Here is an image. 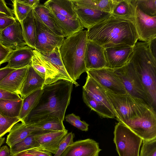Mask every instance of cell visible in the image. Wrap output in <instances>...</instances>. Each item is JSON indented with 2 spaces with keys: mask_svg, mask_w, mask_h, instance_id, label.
Here are the masks:
<instances>
[{
  "mask_svg": "<svg viewBox=\"0 0 156 156\" xmlns=\"http://www.w3.org/2000/svg\"><path fill=\"white\" fill-rule=\"evenodd\" d=\"M75 134L72 132L67 134L60 143L54 156H61L68 147L73 142Z\"/></svg>",
  "mask_w": 156,
  "mask_h": 156,
  "instance_id": "40",
  "label": "cell"
},
{
  "mask_svg": "<svg viewBox=\"0 0 156 156\" xmlns=\"http://www.w3.org/2000/svg\"><path fill=\"white\" fill-rule=\"evenodd\" d=\"M73 4L78 18L83 27L87 29L105 21L112 15L108 12Z\"/></svg>",
  "mask_w": 156,
  "mask_h": 156,
  "instance_id": "14",
  "label": "cell"
},
{
  "mask_svg": "<svg viewBox=\"0 0 156 156\" xmlns=\"http://www.w3.org/2000/svg\"><path fill=\"white\" fill-rule=\"evenodd\" d=\"M28 66L15 69L9 73L0 82V88L19 95Z\"/></svg>",
  "mask_w": 156,
  "mask_h": 156,
  "instance_id": "20",
  "label": "cell"
},
{
  "mask_svg": "<svg viewBox=\"0 0 156 156\" xmlns=\"http://www.w3.org/2000/svg\"><path fill=\"white\" fill-rule=\"evenodd\" d=\"M104 49L101 46L87 40L85 54L87 71L107 68Z\"/></svg>",
  "mask_w": 156,
  "mask_h": 156,
  "instance_id": "15",
  "label": "cell"
},
{
  "mask_svg": "<svg viewBox=\"0 0 156 156\" xmlns=\"http://www.w3.org/2000/svg\"><path fill=\"white\" fill-rule=\"evenodd\" d=\"M20 23L23 37L27 45L34 49L36 40V29L33 9L26 17Z\"/></svg>",
  "mask_w": 156,
  "mask_h": 156,
  "instance_id": "28",
  "label": "cell"
},
{
  "mask_svg": "<svg viewBox=\"0 0 156 156\" xmlns=\"http://www.w3.org/2000/svg\"><path fill=\"white\" fill-rule=\"evenodd\" d=\"M12 50L0 43V66L2 64L7 62L9 56Z\"/></svg>",
  "mask_w": 156,
  "mask_h": 156,
  "instance_id": "42",
  "label": "cell"
},
{
  "mask_svg": "<svg viewBox=\"0 0 156 156\" xmlns=\"http://www.w3.org/2000/svg\"><path fill=\"white\" fill-rule=\"evenodd\" d=\"M1 30H0V43H1V40H0V36H1Z\"/></svg>",
  "mask_w": 156,
  "mask_h": 156,
  "instance_id": "52",
  "label": "cell"
},
{
  "mask_svg": "<svg viewBox=\"0 0 156 156\" xmlns=\"http://www.w3.org/2000/svg\"><path fill=\"white\" fill-rule=\"evenodd\" d=\"M73 84L60 80L44 85L37 104L21 122L32 125L57 119L63 121L69 104Z\"/></svg>",
  "mask_w": 156,
  "mask_h": 156,
  "instance_id": "1",
  "label": "cell"
},
{
  "mask_svg": "<svg viewBox=\"0 0 156 156\" xmlns=\"http://www.w3.org/2000/svg\"><path fill=\"white\" fill-rule=\"evenodd\" d=\"M32 125L39 129L52 131H61L66 129L63 121L60 119L47 121Z\"/></svg>",
  "mask_w": 156,
  "mask_h": 156,
  "instance_id": "36",
  "label": "cell"
},
{
  "mask_svg": "<svg viewBox=\"0 0 156 156\" xmlns=\"http://www.w3.org/2000/svg\"><path fill=\"white\" fill-rule=\"evenodd\" d=\"M12 1L13 4V13L16 19L20 23L26 17L33 7L27 5L20 0Z\"/></svg>",
  "mask_w": 156,
  "mask_h": 156,
  "instance_id": "34",
  "label": "cell"
},
{
  "mask_svg": "<svg viewBox=\"0 0 156 156\" xmlns=\"http://www.w3.org/2000/svg\"><path fill=\"white\" fill-rule=\"evenodd\" d=\"M45 80L40 76L31 66H28L25 78L19 93L23 98L38 90H42Z\"/></svg>",
  "mask_w": 156,
  "mask_h": 156,
  "instance_id": "21",
  "label": "cell"
},
{
  "mask_svg": "<svg viewBox=\"0 0 156 156\" xmlns=\"http://www.w3.org/2000/svg\"><path fill=\"white\" fill-rule=\"evenodd\" d=\"M28 153L35 156H52L51 154L46 151L36 149H33L26 151Z\"/></svg>",
  "mask_w": 156,
  "mask_h": 156,
  "instance_id": "45",
  "label": "cell"
},
{
  "mask_svg": "<svg viewBox=\"0 0 156 156\" xmlns=\"http://www.w3.org/2000/svg\"><path fill=\"white\" fill-rule=\"evenodd\" d=\"M38 129L32 125L18 122L13 126L9 132L6 143L10 147Z\"/></svg>",
  "mask_w": 156,
  "mask_h": 156,
  "instance_id": "24",
  "label": "cell"
},
{
  "mask_svg": "<svg viewBox=\"0 0 156 156\" xmlns=\"http://www.w3.org/2000/svg\"><path fill=\"white\" fill-rule=\"evenodd\" d=\"M14 156H35L31 154L28 153L27 151H24L20 152Z\"/></svg>",
  "mask_w": 156,
  "mask_h": 156,
  "instance_id": "50",
  "label": "cell"
},
{
  "mask_svg": "<svg viewBox=\"0 0 156 156\" xmlns=\"http://www.w3.org/2000/svg\"><path fill=\"white\" fill-rule=\"evenodd\" d=\"M149 48L154 57L156 58V37L148 41Z\"/></svg>",
  "mask_w": 156,
  "mask_h": 156,
  "instance_id": "47",
  "label": "cell"
},
{
  "mask_svg": "<svg viewBox=\"0 0 156 156\" xmlns=\"http://www.w3.org/2000/svg\"><path fill=\"white\" fill-rule=\"evenodd\" d=\"M0 12L10 16L14 17L12 10L7 6L5 0H0Z\"/></svg>",
  "mask_w": 156,
  "mask_h": 156,
  "instance_id": "44",
  "label": "cell"
},
{
  "mask_svg": "<svg viewBox=\"0 0 156 156\" xmlns=\"http://www.w3.org/2000/svg\"><path fill=\"white\" fill-rule=\"evenodd\" d=\"M83 88L88 95L96 101L105 105L115 114L106 93L105 90L88 74L86 83L83 86Z\"/></svg>",
  "mask_w": 156,
  "mask_h": 156,
  "instance_id": "19",
  "label": "cell"
},
{
  "mask_svg": "<svg viewBox=\"0 0 156 156\" xmlns=\"http://www.w3.org/2000/svg\"><path fill=\"white\" fill-rule=\"evenodd\" d=\"M105 90L116 115V119L123 124L141 115L152 107L143 100L133 97L127 93L116 94Z\"/></svg>",
  "mask_w": 156,
  "mask_h": 156,
  "instance_id": "5",
  "label": "cell"
},
{
  "mask_svg": "<svg viewBox=\"0 0 156 156\" xmlns=\"http://www.w3.org/2000/svg\"><path fill=\"white\" fill-rule=\"evenodd\" d=\"M21 98L18 94L11 93L0 88V100H16Z\"/></svg>",
  "mask_w": 156,
  "mask_h": 156,
  "instance_id": "43",
  "label": "cell"
},
{
  "mask_svg": "<svg viewBox=\"0 0 156 156\" xmlns=\"http://www.w3.org/2000/svg\"><path fill=\"white\" fill-rule=\"evenodd\" d=\"M5 138L2 137L0 138V148L3 144L4 143L5 141Z\"/></svg>",
  "mask_w": 156,
  "mask_h": 156,
  "instance_id": "51",
  "label": "cell"
},
{
  "mask_svg": "<svg viewBox=\"0 0 156 156\" xmlns=\"http://www.w3.org/2000/svg\"><path fill=\"white\" fill-rule=\"evenodd\" d=\"M113 141L119 156H139L142 139L119 122L115 125Z\"/></svg>",
  "mask_w": 156,
  "mask_h": 156,
  "instance_id": "6",
  "label": "cell"
},
{
  "mask_svg": "<svg viewBox=\"0 0 156 156\" xmlns=\"http://www.w3.org/2000/svg\"><path fill=\"white\" fill-rule=\"evenodd\" d=\"M112 69L120 79L127 94L143 100L153 107L147 94L131 62L129 61L126 65L121 68Z\"/></svg>",
  "mask_w": 156,
  "mask_h": 156,
  "instance_id": "7",
  "label": "cell"
},
{
  "mask_svg": "<svg viewBox=\"0 0 156 156\" xmlns=\"http://www.w3.org/2000/svg\"><path fill=\"white\" fill-rule=\"evenodd\" d=\"M142 140L156 138L155 110L151 107L141 115L133 118L123 123Z\"/></svg>",
  "mask_w": 156,
  "mask_h": 156,
  "instance_id": "8",
  "label": "cell"
},
{
  "mask_svg": "<svg viewBox=\"0 0 156 156\" xmlns=\"http://www.w3.org/2000/svg\"><path fill=\"white\" fill-rule=\"evenodd\" d=\"M133 46H121L105 48L107 68L113 69L121 68L129 62Z\"/></svg>",
  "mask_w": 156,
  "mask_h": 156,
  "instance_id": "12",
  "label": "cell"
},
{
  "mask_svg": "<svg viewBox=\"0 0 156 156\" xmlns=\"http://www.w3.org/2000/svg\"><path fill=\"white\" fill-rule=\"evenodd\" d=\"M139 156H156V138L148 140H142Z\"/></svg>",
  "mask_w": 156,
  "mask_h": 156,
  "instance_id": "38",
  "label": "cell"
},
{
  "mask_svg": "<svg viewBox=\"0 0 156 156\" xmlns=\"http://www.w3.org/2000/svg\"><path fill=\"white\" fill-rule=\"evenodd\" d=\"M34 16L36 29L34 49L44 54L50 52L56 48H59L64 38L57 35L36 16Z\"/></svg>",
  "mask_w": 156,
  "mask_h": 156,
  "instance_id": "9",
  "label": "cell"
},
{
  "mask_svg": "<svg viewBox=\"0 0 156 156\" xmlns=\"http://www.w3.org/2000/svg\"><path fill=\"white\" fill-rule=\"evenodd\" d=\"M59 48H56L50 53L41 54L49 62L60 76L62 80L71 82L76 87H77L79 86L78 83L74 81L70 77L66 71L61 58Z\"/></svg>",
  "mask_w": 156,
  "mask_h": 156,
  "instance_id": "26",
  "label": "cell"
},
{
  "mask_svg": "<svg viewBox=\"0 0 156 156\" xmlns=\"http://www.w3.org/2000/svg\"><path fill=\"white\" fill-rule=\"evenodd\" d=\"M16 20L15 18L0 12V30H2L5 28L13 24Z\"/></svg>",
  "mask_w": 156,
  "mask_h": 156,
  "instance_id": "41",
  "label": "cell"
},
{
  "mask_svg": "<svg viewBox=\"0 0 156 156\" xmlns=\"http://www.w3.org/2000/svg\"><path fill=\"white\" fill-rule=\"evenodd\" d=\"M148 42H137L129 61L135 70L155 110L156 105V58L150 52Z\"/></svg>",
  "mask_w": 156,
  "mask_h": 156,
  "instance_id": "3",
  "label": "cell"
},
{
  "mask_svg": "<svg viewBox=\"0 0 156 156\" xmlns=\"http://www.w3.org/2000/svg\"><path fill=\"white\" fill-rule=\"evenodd\" d=\"M101 150L98 143L87 139L73 142L61 156H98Z\"/></svg>",
  "mask_w": 156,
  "mask_h": 156,
  "instance_id": "16",
  "label": "cell"
},
{
  "mask_svg": "<svg viewBox=\"0 0 156 156\" xmlns=\"http://www.w3.org/2000/svg\"><path fill=\"white\" fill-rule=\"evenodd\" d=\"M133 23L138 40L148 42L156 37V16H151L146 14L140 10L136 4Z\"/></svg>",
  "mask_w": 156,
  "mask_h": 156,
  "instance_id": "11",
  "label": "cell"
},
{
  "mask_svg": "<svg viewBox=\"0 0 156 156\" xmlns=\"http://www.w3.org/2000/svg\"><path fill=\"white\" fill-rule=\"evenodd\" d=\"M52 131L38 129L19 142L10 147L11 156H14L23 151L38 149L40 145L35 137Z\"/></svg>",
  "mask_w": 156,
  "mask_h": 156,
  "instance_id": "22",
  "label": "cell"
},
{
  "mask_svg": "<svg viewBox=\"0 0 156 156\" xmlns=\"http://www.w3.org/2000/svg\"><path fill=\"white\" fill-rule=\"evenodd\" d=\"M68 133L66 129L61 131H52L37 136L35 138L40 145L38 149L45 151L55 154L59 146Z\"/></svg>",
  "mask_w": 156,
  "mask_h": 156,
  "instance_id": "17",
  "label": "cell"
},
{
  "mask_svg": "<svg viewBox=\"0 0 156 156\" xmlns=\"http://www.w3.org/2000/svg\"><path fill=\"white\" fill-rule=\"evenodd\" d=\"M86 72L105 90L116 94L127 93L120 79L112 69L104 68L88 70Z\"/></svg>",
  "mask_w": 156,
  "mask_h": 156,
  "instance_id": "10",
  "label": "cell"
},
{
  "mask_svg": "<svg viewBox=\"0 0 156 156\" xmlns=\"http://www.w3.org/2000/svg\"><path fill=\"white\" fill-rule=\"evenodd\" d=\"M83 99L84 102L91 110L103 118H114L115 114L105 105L96 101L83 89Z\"/></svg>",
  "mask_w": 156,
  "mask_h": 156,
  "instance_id": "33",
  "label": "cell"
},
{
  "mask_svg": "<svg viewBox=\"0 0 156 156\" xmlns=\"http://www.w3.org/2000/svg\"><path fill=\"white\" fill-rule=\"evenodd\" d=\"M88 41L105 48L110 47L133 46L138 40L134 23L113 16L97 24L87 30Z\"/></svg>",
  "mask_w": 156,
  "mask_h": 156,
  "instance_id": "2",
  "label": "cell"
},
{
  "mask_svg": "<svg viewBox=\"0 0 156 156\" xmlns=\"http://www.w3.org/2000/svg\"><path fill=\"white\" fill-rule=\"evenodd\" d=\"M42 92V90H37L23 98L19 118L22 122L30 113L37 104Z\"/></svg>",
  "mask_w": 156,
  "mask_h": 156,
  "instance_id": "32",
  "label": "cell"
},
{
  "mask_svg": "<svg viewBox=\"0 0 156 156\" xmlns=\"http://www.w3.org/2000/svg\"><path fill=\"white\" fill-rule=\"evenodd\" d=\"M135 8V0H120L112 14L114 16L127 19L133 23Z\"/></svg>",
  "mask_w": 156,
  "mask_h": 156,
  "instance_id": "30",
  "label": "cell"
},
{
  "mask_svg": "<svg viewBox=\"0 0 156 156\" xmlns=\"http://www.w3.org/2000/svg\"><path fill=\"white\" fill-rule=\"evenodd\" d=\"M79 6L91 8L112 13L120 0H71Z\"/></svg>",
  "mask_w": 156,
  "mask_h": 156,
  "instance_id": "29",
  "label": "cell"
},
{
  "mask_svg": "<svg viewBox=\"0 0 156 156\" xmlns=\"http://www.w3.org/2000/svg\"><path fill=\"white\" fill-rule=\"evenodd\" d=\"M0 40L3 46L13 50L27 45L21 24L16 19L13 24L1 30Z\"/></svg>",
  "mask_w": 156,
  "mask_h": 156,
  "instance_id": "13",
  "label": "cell"
},
{
  "mask_svg": "<svg viewBox=\"0 0 156 156\" xmlns=\"http://www.w3.org/2000/svg\"><path fill=\"white\" fill-rule=\"evenodd\" d=\"M0 156H11L10 149L7 145L0 148Z\"/></svg>",
  "mask_w": 156,
  "mask_h": 156,
  "instance_id": "48",
  "label": "cell"
},
{
  "mask_svg": "<svg viewBox=\"0 0 156 156\" xmlns=\"http://www.w3.org/2000/svg\"><path fill=\"white\" fill-rule=\"evenodd\" d=\"M33 49L27 45L13 50L10 53L6 67L19 69L31 66Z\"/></svg>",
  "mask_w": 156,
  "mask_h": 156,
  "instance_id": "18",
  "label": "cell"
},
{
  "mask_svg": "<svg viewBox=\"0 0 156 156\" xmlns=\"http://www.w3.org/2000/svg\"><path fill=\"white\" fill-rule=\"evenodd\" d=\"M21 1L29 6L33 8L40 4V1L39 0H20Z\"/></svg>",
  "mask_w": 156,
  "mask_h": 156,
  "instance_id": "49",
  "label": "cell"
},
{
  "mask_svg": "<svg viewBox=\"0 0 156 156\" xmlns=\"http://www.w3.org/2000/svg\"><path fill=\"white\" fill-rule=\"evenodd\" d=\"M22 101V98L16 100H0V114L11 118L19 117Z\"/></svg>",
  "mask_w": 156,
  "mask_h": 156,
  "instance_id": "31",
  "label": "cell"
},
{
  "mask_svg": "<svg viewBox=\"0 0 156 156\" xmlns=\"http://www.w3.org/2000/svg\"><path fill=\"white\" fill-rule=\"evenodd\" d=\"M34 15L57 35L64 37L62 32L50 10L39 4L33 8Z\"/></svg>",
  "mask_w": 156,
  "mask_h": 156,
  "instance_id": "25",
  "label": "cell"
},
{
  "mask_svg": "<svg viewBox=\"0 0 156 156\" xmlns=\"http://www.w3.org/2000/svg\"><path fill=\"white\" fill-rule=\"evenodd\" d=\"M15 69L5 67L0 69V82Z\"/></svg>",
  "mask_w": 156,
  "mask_h": 156,
  "instance_id": "46",
  "label": "cell"
},
{
  "mask_svg": "<svg viewBox=\"0 0 156 156\" xmlns=\"http://www.w3.org/2000/svg\"><path fill=\"white\" fill-rule=\"evenodd\" d=\"M21 121L18 117L11 118L0 114V138L9 132L13 126Z\"/></svg>",
  "mask_w": 156,
  "mask_h": 156,
  "instance_id": "37",
  "label": "cell"
},
{
  "mask_svg": "<svg viewBox=\"0 0 156 156\" xmlns=\"http://www.w3.org/2000/svg\"><path fill=\"white\" fill-rule=\"evenodd\" d=\"M136 5L143 12L151 16H156V0H135Z\"/></svg>",
  "mask_w": 156,
  "mask_h": 156,
  "instance_id": "35",
  "label": "cell"
},
{
  "mask_svg": "<svg viewBox=\"0 0 156 156\" xmlns=\"http://www.w3.org/2000/svg\"><path fill=\"white\" fill-rule=\"evenodd\" d=\"M49 9L61 30L64 38H66L83 29L78 19H71L54 10Z\"/></svg>",
  "mask_w": 156,
  "mask_h": 156,
  "instance_id": "23",
  "label": "cell"
},
{
  "mask_svg": "<svg viewBox=\"0 0 156 156\" xmlns=\"http://www.w3.org/2000/svg\"><path fill=\"white\" fill-rule=\"evenodd\" d=\"M43 5L47 8L70 19H78L71 0H49Z\"/></svg>",
  "mask_w": 156,
  "mask_h": 156,
  "instance_id": "27",
  "label": "cell"
},
{
  "mask_svg": "<svg viewBox=\"0 0 156 156\" xmlns=\"http://www.w3.org/2000/svg\"><path fill=\"white\" fill-rule=\"evenodd\" d=\"M65 119L66 122L81 130L87 131L88 130L89 124L84 121H81L79 116L72 113L66 115Z\"/></svg>",
  "mask_w": 156,
  "mask_h": 156,
  "instance_id": "39",
  "label": "cell"
},
{
  "mask_svg": "<svg viewBox=\"0 0 156 156\" xmlns=\"http://www.w3.org/2000/svg\"><path fill=\"white\" fill-rule=\"evenodd\" d=\"M87 41V30H83L64 38L59 48L66 71L75 82L87 71L85 54Z\"/></svg>",
  "mask_w": 156,
  "mask_h": 156,
  "instance_id": "4",
  "label": "cell"
}]
</instances>
